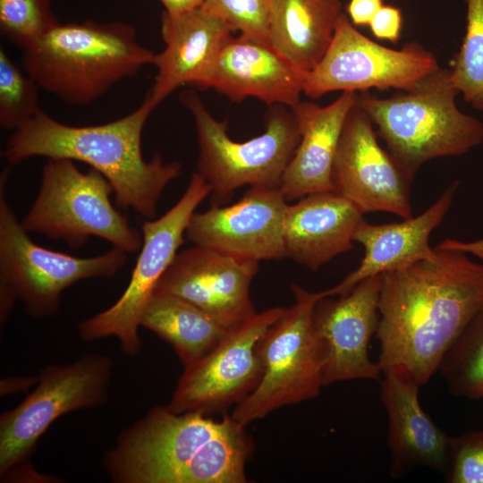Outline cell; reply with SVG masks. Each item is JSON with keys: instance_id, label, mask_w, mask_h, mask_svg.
Masks as SVG:
<instances>
[{"instance_id": "obj_16", "label": "cell", "mask_w": 483, "mask_h": 483, "mask_svg": "<svg viewBox=\"0 0 483 483\" xmlns=\"http://www.w3.org/2000/svg\"><path fill=\"white\" fill-rule=\"evenodd\" d=\"M287 201L279 188L253 186L236 203L195 212L186 238L193 245L236 258L278 260L286 257L284 223Z\"/></svg>"}, {"instance_id": "obj_5", "label": "cell", "mask_w": 483, "mask_h": 483, "mask_svg": "<svg viewBox=\"0 0 483 483\" xmlns=\"http://www.w3.org/2000/svg\"><path fill=\"white\" fill-rule=\"evenodd\" d=\"M451 71L437 70L390 97L358 95L357 105L378 128L391 155L408 171L427 161L460 156L483 143V123L456 106Z\"/></svg>"}, {"instance_id": "obj_30", "label": "cell", "mask_w": 483, "mask_h": 483, "mask_svg": "<svg viewBox=\"0 0 483 483\" xmlns=\"http://www.w3.org/2000/svg\"><path fill=\"white\" fill-rule=\"evenodd\" d=\"M270 5L271 0H205L202 4L234 31L266 44H269Z\"/></svg>"}, {"instance_id": "obj_35", "label": "cell", "mask_w": 483, "mask_h": 483, "mask_svg": "<svg viewBox=\"0 0 483 483\" xmlns=\"http://www.w3.org/2000/svg\"><path fill=\"white\" fill-rule=\"evenodd\" d=\"M35 383H38V377H18L1 380V395L13 394L27 390Z\"/></svg>"}, {"instance_id": "obj_26", "label": "cell", "mask_w": 483, "mask_h": 483, "mask_svg": "<svg viewBox=\"0 0 483 483\" xmlns=\"http://www.w3.org/2000/svg\"><path fill=\"white\" fill-rule=\"evenodd\" d=\"M438 371L453 395L483 398V309L448 349Z\"/></svg>"}, {"instance_id": "obj_6", "label": "cell", "mask_w": 483, "mask_h": 483, "mask_svg": "<svg viewBox=\"0 0 483 483\" xmlns=\"http://www.w3.org/2000/svg\"><path fill=\"white\" fill-rule=\"evenodd\" d=\"M9 168L0 178V317L6 320L14 301L44 318L57 313L63 292L86 279L110 278L126 263V251L114 247L95 257L78 258L36 244L5 197Z\"/></svg>"}, {"instance_id": "obj_32", "label": "cell", "mask_w": 483, "mask_h": 483, "mask_svg": "<svg viewBox=\"0 0 483 483\" xmlns=\"http://www.w3.org/2000/svg\"><path fill=\"white\" fill-rule=\"evenodd\" d=\"M369 26L375 38L395 43L402 32V11L394 5H383Z\"/></svg>"}, {"instance_id": "obj_14", "label": "cell", "mask_w": 483, "mask_h": 483, "mask_svg": "<svg viewBox=\"0 0 483 483\" xmlns=\"http://www.w3.org/2000/svg\"><path fill=\"white\" fill-rule=\"evenodd\" d=\"M413 176L380 147L372 121L356 101L344 122L333 163L334 191L363 215L384 211L407 219L412 216Z\"/></svg>"}, {"instance_id": "obj_21", "label": "cell", "mask_w": 483, "mask_h": 483, "mask_svg": "<svg viewBox=\"0 0 483 483\" xmlns=\"http://www.w3.org/2000/svg\"><path fill=\"white\" fill-rule=\"evenodd\" d=\"M383 376L381 401L388 416L391 477L397 479L420 467L445 472L450 436L420 406V386L399 372L386 371Z\"/></svg>"}, {"instance_id": "obj_2", "label": "cell", "mask_w": 483, "mask_h": 483, "mask_svg": "<svg viewBox=\"0 0 483 483\" xmlns=\"http://www.w3.org/2000/svg\"><path fill=\"white\" fill-rule=\"evenodd\" d=\"M246 427L155 406L118 436L104 467L116 483H245L255 450Z\"/></svg>"}, {"instance_id": "obj_15", "label": "cell", "mask_w": 483, "mask_h": 483, "mask_svg": "<svg viewBox=\"0 0 483 483\" xmlns=\"http://www.w3.org/2000/svg\"><path fill=\"white\" fill-rule=\"evenodd\" d=\"M382 275L366 278L348 293L318 300L313 325L323 356V386L356 379L378 381V362L369 355L377 332Z\"/></svg>"}, {"instance_id": "obj_3", "label": "cell", "mask_w": 483, "mask_h": 483, "mask_svg": "<svg viewBox=\"0 0 483 483\" xmlns=\"http://www.w3.org/2000/svg\"><path fill=\"white\" fill-rule=\"evenodd\" d=\"M156 107L147 95L137 109L119 119L82 126L60 123L40 110L13 131L2 155L10 165L34 157L85 163L108 180L117 207L154 219L164 190L182 172L179 162L166 163L159 154L149 161L143 157L142 131Z\"/></svg>"}, {"instance_id": "obj_13", "label": "cell", "mask_w": 483, "mask_h": 483, "mask_svg": "<svg viewBox=\"0 0 483 483\" xmlns=\"http://www.w3.org/2000/svg\"><path fill=\"white\" fill-rule=\"evenodd\" d=\"M274 307L231 328L205 356L184 367L167 407L175 413L225 414L258 385L262 365L258 340L284 313Z\"/></svg>"}, {"instance_id": "obj_8", "label": "cell", "mask_w": 483, "mask_h": 483, "mask_svg": "<svg viewBox=\"0 0 483 483\" xmlns=\"http://www.w3.org/2000/svg\"><path fill=\"white\" fill-rule=\"evenodd\" d=\"M111 194L112 185L98 171L82 173L73 160L48 159L38 193L21 222L29 233L62 240L72 249L94 236L135 252L141 248L142 233L114 208Z\"/></svg>"}, {"instance_id": "obj_34", "label": "cell", "mask_w": 483, "mask_h": 483, "mask_svg": "<svg viewBox=\"0 0 483 483\" xmlns=\"http://www.w3.org/2000/svg\"><path fill=\"white\" fill-rule=\"evenodd\" d=\"M436 249L462 251L477 257L483 263V239L471 242L446 239L440 242Z\"/></svg>"}, {"instance_id": "obj_19", "label": "cell", "mask_w": 483, "mask_h": 483, "mask_svg": "<svg viewBox=\"0 0 483 483\" xmlns=\"http://www.w3.org/2000/svg\"><path fill=\"white\" fill-rule=\"evenodd\" d=\"M233 32L225 21L202 5L175 15L163 12L161 35L165 46L155 55L157 72L148 94L154 105L182 86L199 88Z\"/></svg>"}, {"instance_id": "obj_28", "label": "cell", "mask_w": 483, "mask_h": 483, "mask_svg": "<svg viewBox=\"0 0 483 483\" xmlns=\"http://www.w3.org/2000/svg\"><path fill=\"white\" fill-rule=\"evenodd\" d=\"M36 81L0 48V125L4 130L21 127L41 109Z\"/></svg>"}, {"instance_id": "obj_11", "label": "cell", "mask_w": 483, "mask_h": 483, "mask_svg": "<svg viewBox=\"0 0 483 483\" xmlns=\"http://www.w3.org/2000/svg\"><path fill=\"white\" fill-rule=\"evenodd\" d=\"M211 192L208 182L199 173H194L181 199L167 212L157 219L143 222L140 253L127 288L111 307L79 324L83 340L114 336L125 354L140 353L141 341L138 329L143 311L184 243L192 215Z\"/></svg>"}, {"instance_id": "obj_17", "label": "cell", "mask_w": 483, "mask_h": 483, "mask_svg": "<svg viewBox=\"0 0 483 483\" xmlns=\"http://www.w3.org/2000/svg\"><path fill=\"white\" fill-rule=\"evenodd\" d=\"M258 265L194 245L177 253L154 292L178 296L233 328L257 314L250 288Z\"/></svg>"}, {"instance_id": "obj_10", "label": "cell", "mask_w": 483, "mask_h": 483, "mask_svg": "<svg viewBox=\"0 0 483 483\" xmlns=\"http://www.w3.org/2000/svg\"><path fill=\"white\" fill-rule=\"evenodd\" d=\"M112 368L109 357L87 354L42 369L34 390L0 417L1 479L30 466L28 460L38 439L57 418L106 402Z\"/></svg>"}, {"instance_id": "obj_22", "label": "cell", "mask_w": 483, "mask_h": 483, "mask_svg": "<svg viewBox=\"0 0 483 483\" xmlns=\"http://www.w3.org/2000/svg\"><path fill=\"white\" fill-rule=\"evenodd\" d=\"M363 214L334 191L315 192L288 205L284 223L286 257L317 271L351 250Z\"/></svg>"}, {"instance_id": "obj_4", "label": "cell", "mask_w": 483, "mask_h": 483, "mask_svg": "<svg viewBox=\"0 0 483 483\" xmlns=\"http://www.w3.org/2000/svg\"><path fill=\"white\" fill-rule=\"evenodd\" d=\"M23 70L39 89L67 105H89L114 85L153 64L123 21L58 23L22 49Z\"/></svg>"}, {"instance_id": "obj_7", "label": "cell", "mask_w": 483, "mask_h": 483, "mask_svg": "<svg viewBox=\"0 0 483 483\" xmlns=\"http://www.w3.org/2000/svg\"><path fill=\"white\" fill-rule=\"evenodd\" d=\"M191 114L198 139V172L218 201L243 186L279 188L284 173L301 140L290 107L271 106L263 133L245 141L232 140L227 121H217L194 90L180 94Z\"/></svg>"}, {"instance_id": "obj_24", "label": "cell", "mask_w": 483, "mask_h": 483, "mask_svg": "<svg viewBox=\"0 0 483 483\" xmlns=\"http://www.w3.org/2000/svg\"><path fill=\"white\" fill-rule=\"evenodd\" d=\"M343 13L341 0H271L269 44L306 73L326 52Z\"/></svg>"}, {"instance_id": "obj_23", "label": "cell", "mask_w": 483, "mask_h": 483, "mask_svg": "<svg viewBox=\"0 0 483 483\" xmlns=\"http://www.w3.org/2000/svg\"><path fill=\"white\" fill-rule=\"evenodd\" d=\"M357 97V92L343 91L326 106L300 101L291 108L301 140L279 186L287 202L334 191L333 163L344 122Z\"/></svg>"}, {"instance_id": "obj_33", "label": "cell", "mask_w": 483, "mask_h": 483, "mask_svg": "<svg viewBox=\"0 0 483 483\" xmlns=\"http://www.w3.org/2000/svg\"><path fill=\"white\" fill-rule=\"evenodd\" d=\"M383 5V0H350L346 15L354 26H369Z\"/></svg>"}, {"instance_id": "obj_31", "label": "cell", "mask_w": 483, "mask_h": 483, "mask_svg": "<svg viewBox=\"0 0 483 483\" xmlns=\"http://www.w3.org/2000/svg\"><path fill=\"white\" fill-rule=\"evenodd\" d=\"M448 483H483V429L450 436Z\"/></svg>"}, {"instance_id": "obj_1", "label": "cell", "mask_w": 483, "mask_h": 483, "mask_svg": "<svg viewBox=\"0 0 483 483\" xmlns=\"http://www.w3.org/2000/svg\"><path fill=\"white\" fill-rule=\"evenodd\" d=\"M483 309V263L435 248L428 258L382 274L379 319L382 372L427 384L461 333Z\"/></svg>"}, {"instance_id": "obj_12", "label": "cell", "mask_w": 483, "mask_h": 483, "mask_svg": "<svg viewBox=\"0 0 483 483\" xmlns=\"http://www.w3.org/2000/svg\"><path fill=\"white\" fill-rule=\"evenodd\" d=\"M436 56L418 42L393 49L360 33L346 13L318 64L306 72L303 93L316 99L332 91L394 88L406 91L439 68Z\"/></svg>"}, {"instance_id": "obj_36", "label": "cell", "mask_w": 483, "mask_h": 483, "mask_svg": "<svg viewBox=\"0 0 483 483\" xmlns=\"http://www.w3.org/2000/svg\"><path fill=\"white\" fill-rule=\"evenodd\" d=\"M166 13L180 14L201 6L205 0H159Z\"/></svg>"}, {"instance_id": "obj_29", "label": "cell", "mask_w": 483, "mask_h": 483, "mask_svg": "<svg viewBox=\"0 0 483 483\" xmlns=\"http://www.w3.org/2000/svg\"><path fill=\"white\" fill-rule=\"evenodd\" d=\"M58 23L48 0H0L1 34L21 49Z\"/></svg>"}, {"instance_id": "obj_9", "label": "cell", "mask_w": 483, "mask_h": 483, "mask_svg": "<svg viewBox=\"0 0 483 483\" xmlns=\"http://www.w3.org/2000/svg\"><path fill=\"white\" fill-rule=\"evenodd\" d=\"M292 290L294 304L285 308L258 342L261 379L233 411V419L244 426L281 407L313 399L323 387V356L313 311L325 294L295 284Z\"/></svg>"}, {"instance_id": "obj_25", "label": "cell", "mask_w": 483, "mask_h": 483, "mask_svg": "<svg viewBox=\"0 0 483 483\" xmlns=\"http://www.w3.org/2000/svg\"><path fill=\"white\" fill-rule=\"evenodd\" d=\"M140 326L168 342L184 367L209 352L231 329L194 304L163 292H154Z\"/></svg>"}, {"instance_id": "obj_18", "label": "cell", "mask_w": 483, "mask_h": 483, "mask_svg": "<svg viewBox=\"0 0 483 483\" xmlns=\"http://www.w3.org/2000/svg\"><path fill=\"white\" fill-rule=\"evenodd\" d=\"M304 75L269 44L240 34L225 42L199 89L233 102L256 97L292 108L301 101Z\"/></svg>"}, {"instance_id": "obj_20", "label": "cell", "mask_w": 483, "mask_h": 483, "mask_svg": "<svg viewBox=\"0 0 483 483\" xmlns=\"http://www.w3.org/2000/svg\"><path fill=\"white\" fill-rule=\"evenodd\" d=\"M458 187L454 181L425 212L402 222L372 225L363 219L353 237L364 248L360 264L338 284L323 291L325 296L346 294L366 278L431 258L435 249L429 246L430 234L447 214Z\"/></svg>"}, {"instance_id": "obj_27", "label": "cell", "mask_w": 483, "mask_h": 483, "mask_svg": "<svg viewBox=\"0 0 483 483\" xmlns=\"http://www.w3.org/2000/svg\"><path fill=\"white\" fill-rule=\"evenodd\" d=\"M466 30L455 55L451 78L472 107L483 110V0H464Z\"/></svg>"}]
</instances>
